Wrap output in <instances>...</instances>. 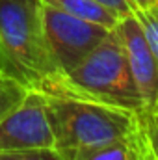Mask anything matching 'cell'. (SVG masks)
Wrapping results in <instances>:
<instances>
[{"instance_id":"1","label":"cell","mask_w":158,"mask_h":160,"mask_svg":"<svg viewBox=\"0 0 158 160\" xmlns=\"http://www.w3.org/2000/svg\"><path fill=\"white\" fill-rule=\"evenodd\" d=\"M45 95L54 130V149L62 160H73L82 153L132 140L141 132V112L80 95Z\"/></svg>"},{"instance_id":"2","label":"cell","mask_w":158,"mask_h":160,"mask_svg":"<svg viewBox=\"0 0 158 160\" xmlns=\"http://www.w3.org/2000/svg\"><path fill=\"white\" fill-rule=\"evenodd\" d=\"M0 71L43 89L60 69L50 52L41 0H0Z\"/></svg>"},{"instance_id":"3","label":"cell","mask_w":158,"mask_h":160,"mask_svg":"<svg viewBox=\"0 0 158 160\" xmlns=\"http://www.w3.org/2000/svg\"><path fill=\"white\" fill-rule=\"evenodd\" d=\"M39 91L80 95L134 112L145 110V102L132 78L125 47L116 28L84 62L67 73H58Z\"/></svg>"},{"instance_id":"4","label":"cell","mask_w":158,"mask_h":160,"mask_svg":"<svg viewBox=\"0 0 158 160\" xmlns=\"http://www.w3.org/2000/svg\"><path fill=\"white\" fill-rule=\"evenodd\" d=\"M43 21L47 41L60 73L75 69L112 32L102 24L80 19L47 4H43Z\"/></svg>"},{"instance_id":"5","label":"cell","mask_w":158,"mask_h":160,"mask_svg":"<svg viewBox=\"0 0 158 160\" xmlns=\"http://www.w3.org/2000/svg\"><path fill=\"white\" fill-rule=\"evenodd\" d=\"M30 149H54L47 95L39 89H30L22 102L0 121V155Z\"/></svg>"},{"instance_id":"6","label":"cell","mask_w":158,"mask_h":160,"mask_svg":"<svg viewBox=\"0 0 158 160\" xmlns=\"http://www.w3.org/2000/svg\"><path fill=\"white\" fill-rule=\"evenodd\" d=\"M116 32L125 47L126 62L145 102V110H153L158 102V60L155 58L134 13L119 21Z\"/></svg>"},{"instance_id":"7","label":"cell","mask_w":158,"mask_h":160,"mask_svg":"<svg viewBox=\"0 0 158 160\" xmlns=\"http://www.w3.org/2000/svg\"><path fill=\"white\" fill-rule=\"evenodd\" d=\"M73 160H151V157H149L143 130H141L140 136H136L132 140L116 142V143L82 153Z\"/></svg>"},{"instance_id":"8","label":"cell","mask_w":158,"mask_h":160,"mask_svg":"<svg viewBox=\"0 0 158 160\" xmlns=\"http://www.w3.org/2000/svg\"><path fill=\"white\" fill-rule=\"evenodd\" d=\"M41 2L47 6L58 8L62 11H67L71 15H77L80 19L102 24L110 30H114L121 21V17H117L114 11L106 9L104 6H101L93 0H41Z\"/></svg>"},{"instance_id":"9","label":"cell","mask_w":158,"mask_h":160,"mask_svg":"<svg viewBox=\"0 0 158 160\" xmlns=\"http://www.w3.org/2000/svg\"><path fill=\"white\" fill-rule=\"evenodd\" d=\"M28 91L30 89L24 84L0 71V121L22 102Z\"/></svg>"},{"instance_id":"10","label":"cell","mask_w":158,"mask_h":160,"mask_svg":"<svg viewBox=\"0 0 158 160\" xmlns=\"http://www.w3.org/2000/svg\"><path fill=\"white\" fill-rule=\"evenodd\" d=\"M141 130L151 160H158V108L141 112Z\"/></svg>"},{"instance_id":"11","label":"cell","mask_w":158,"mask_h":160,"mask_svg":"<svg viewBox=\"0 0 158 160\" xmlns=\"http://www.w3.org/2000/svg\"><path fill=\"white\" fill-rule=\"evenodd\" d=\"M132 13L138 19V22L141 26V32H143L147 43H149L155 58L158 60V15L153 9H134Z\"/></svg>"},{"instance_id":"12","label":"cell","mask_w":158,"mask_h":160,"mask_svg":"<svg viewBox=\"0 0 158 160\" xmlns=\"http://www.w3.org/2000/svg\"><path fill=\"white\" fill-rule=\"evenodd\" d=\"M0 160H62L56 149H30V151H15L2 153Z\"/></svg>"},{"instance_id":"13","label":"cell","mask_w":158,"mask_h":160,"mask_svg":"<svg viewBox=\"0 0 158 160\" xmlns=\"http://www.w3.org/2000/svg\"><path fill=\"white\" fill-rule=\"evenodd\" d=\"M93 2H97V4H101V6H104L106 9H110V11H114L117 17H126V15H132V6H130V2L128 0H93Z\"/></svg>"},{"instance_id":"14","label":"cell","mask_w":158,"mask_h":160,"mask_svg":"<svg viewBox=\"0 0 158 160\" xmlns=\"http://www.w3.org/2000/svg\"><path fill=\"white\" fill-rule=\"evenodd\" d=\"M132 9H151L158 0H128Z\"/></svg>"},{"instance_id":"15","label":"cell","mask_w":158,"mask_h":160,"mask_svg":"<svg viewBox=\"0 0 158 160\" xmlns=\"http://www.w3.org/2000/svg\"><path fill=\"white\" fill-rule=\"evenodd\" d=\"M151 9H153V11H155V13H156V15H158V2H156V4H155V6H153V8H151Z\"/></svg>"},{"instance_id":"16","label":"cell","mask_w":158,"mask_h":160,"mask_svg":"<svg viewBox=\"0 0 158 160\" xmlns=\"http://www.w3.org/2000/svg\"><path fill=\"white\" fill-rule=\"evenodd\" d=\"M155 108H158V102H156V106H155Z\"/></svg>"}]
</instances>
